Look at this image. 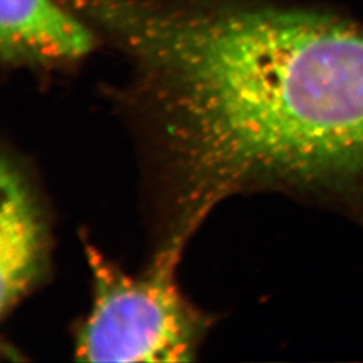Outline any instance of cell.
<instances>
[{"label": "cell", "instance_id": "cell-1", "mask_svg": "<svg viewBox=\"0 0 363 363\" xmlns=\"http://www.w3.org/2000/svg\"><path fill=\"white\" fill-rule=\"evenodd\" d=\"M187 127L201 171L223 196L363 187V25L225 7L195 43Z\"/></svg>", "mask_w": 363, "mask_h": 363}, {"label": "cell", "instance_id": "cell-2", "mask_svg": "<svg viewBox=\"0 0 363 363\" xmlns=\"http://www.w3.org/2000/svg\"><path fill=\"white\" fill-rule=\"evenodd\" d=\"M186 238L171 235L151 268L140 276L123 272L88 245L93 304L76 339L82 362H189L208 320L175 283Z\"/></svg>", "mask_w": 363, "mask_h": 363}, {"label": "cell", "instance_id": "cell-3", "mask_svg": "<svg viewBox=\"0 0 363 363\" xmlns=\"http://www.w3.org/2000/svg\"><path fill=\"white\" fill-rule=\"evenodd\" d=\"M0 189V310L4 315L42 274L46 230L30 186L7 157L1 162Z\"/></svg>", "mask_w": 363, "mask_h": 363}, {"label": "cell", "instance_id": "cell-4", "mask_svg": "<svg viewBox=\"0 0 363 363\" xmlns=\"http://www.w3.org/2000/svg\"><path fill=\"white\" fill-rule=\"evenodd\" d=\"M91 48L88 27L55 0H0V52L4 62H67Z\"/></svg>", "mask_w": 363, "mask_h": 363}]
</instances>
